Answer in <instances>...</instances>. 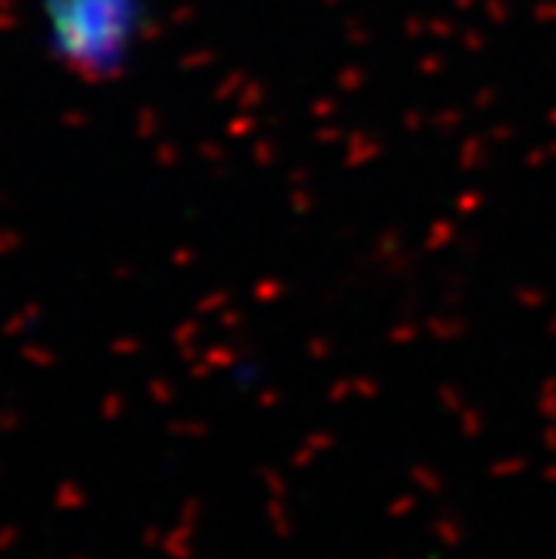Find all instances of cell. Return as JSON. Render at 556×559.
<instances>
[{
  "label": "cell",
  "mask_w": 556,
  "mask_h": 559,
  "mask_svg": "<svg viewBox=\"0 0 556 559\" xmlns=\"http://www.w3.org/2000/svg\"><path fill=\"white\" fill-rule=\"evenodd\" d=\"M61 55L81 74H108L134 31V0H47Z\"/></svg>",
  "instance_id": "1"
}]
</instances>
